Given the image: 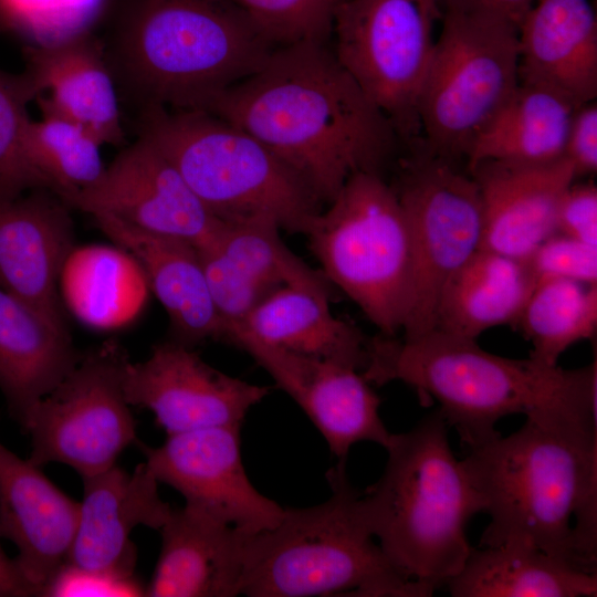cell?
I'll return each mask as SVG.
<instances>
[{
  "mask_svg": "<svg viewBox=\"0 0 597 597\" xmlns=\"http://www.w3.org/2000/svg\"><path fill=\"white\" fill-rule=\"evenodd\" d=\"M245 130L328 205L356 172L380 171L399 138L326 43L273 50L203 109Z\"/></svg>",
  "mask_w": 597,
  "mask_h": 597,
  "instance_id": "obj_1",
  "label": "cell"
},
{
  "mask_svg": "<svg viewBox=\"0 0 597 597\" xmlns=\"http://www.w3.org/2000/svg\"><path fill=\"white\" fill-rule=\"evenodd\" d=\"M462 463L490 516L479 547H532L597 574L596 410L528 415Z\"/></svg>",
  "mask_w": 597,
  "mask_h": 597,
  "instance_id": "obj_2",
  "label": "cell"
},
{
  "mask_svg": "<svg viewBox=\"0 0 597 597\" xmlns=\"http://www.w3.org/2000/svg\"><path fill=\"white\" fill-rule=\"evenodd\" d=\"M363 376L378 386L401 381L438 411L467 449L500 436L504 417L597 405V362L578 369L489 353L476 339L431 329L412 338L368 339Z\"/></svg>",
  "mask_w": 597,
  "mask_h": 597,
  "instance_id": "obj_3",
  "label": "cell"
},
{
  "mask_svg": "<svg viewBox=\"0 0 597 597\" xmlns=\"http://www.w3.org/2000/svg\"><path fill=\"white\" fill-rule=\"evenodd\" d=\"M277 48L227 0H125L107 60L142 108L203 109Z\"/></svg>",
  "mask_w": 597,
  "mask_h": 597,
  "instance_id": "obj_4",
  "label": "cell"
},
{
  "mask_svg": "<svg viewBox=\"0 0 597 597\" xmlns=\"http://www.w3.org/2000/svg\"><path fill=\"white\" fill-rule=\"evenodd\" d=\"M380 478L358 499L360 516L394 568L432 594L464 566L467 527L483 502L449 443L438 411L391 433Z\"/></svg>",
  "mask_w": 597,
  "mask_h": 597,
  "instance_id": "obj_5",
  "label": "cell"
},
{
  "mask_svg": "<svg viewBox=\"0 0 597 597\" xmlns=\"http://www.w3.org/2000/svg\"><path fill=\"white\" fill-rule=\"evenodd\" d=\"M324 503L284 507L280 522L249 536L240 594L250 597H428L433 594L389 563L366 527L360 492L346 462L326 473Z\"/></svg>",
  "mask_w": 597,
  "mask_h": 597,
  "instance_id": "obj_6",
  "label": "cell"
},
{
  "mask_svg": "<svg viewBox=\"0 0 597 597\" xmlns=\"http://www.w3.org/2000/svg\"><path fill=\"white\" fill-rule=\"evenodd\" d=\"M138 136L176 167L201 203L229 224L266 222L306 234L323 205L255 137L200 109H140Z\"/></svg>",
  "mask_w": 597,
  "mask_h": 597,
  "instance_id": "obj_7",
  "label": "cell"
},
{
  "mask_svg": "<svg viewBox=\"0 0 597 597\" xmlns=\"http://www.w3.org/2000/svg\"><path fill=\"white\" fill-rule=\"evenodd\" d=\"M321 271L387 336H397L413 295L406 216L381 175L356 172L305 234Z\"/></svg>",
  "mask_w": 597,
  "mask_h": 597,
  "instance_id": "obj_8",
  "label": "cell"
},
{
  "mask_svg": "<svg viewBox=\"0 0 597 597\" xmlns=\"http://www.w3.org/2000/svg\"><path fill=\"white\" fill-rule=\"evenodd\" d=\"M440 1L441 28L418 102L420 143L458 161L519 85V31L470 0Z\"/></svg>",
  "mask_w": 597,
  "mask_h": 597,
  "instance_id": "obj_9",
  "label": "cell"
},
{
  "mask_svg": "<svg viewBox=\"0 0 597 597\" xmlns=\"http://www.w3.org/2000/svg\"><path fill=\"white\" fill-rule=\"evenodd\" d=\"M441 15L440 0H342L334 17L337 60L410 145L421 139L418 102Z\"/></svg>",
  "mask_w": 597,
  "mask_h": 597,
  "instance_id": "obj_10",
  "label": "cell"
},
{
  "mask_svg": "<svg viewBox=\"0 0 597 597\" xmlns=\"http://www.w3.org/2000/svg\"><path fill=\"white\" fill-rule=\"evenodd\" d=\"M411 146L391 185L407 219L413 260L412 304L401 331L405 338L433 329L444 283L480 248L482 234L481 198L469 171L420 142Z\"/></svg>",
  "mask_w": 597,
  "mask_h": 597,
  "instance_id": "obj_11",
  "label": "cell"
},
{
  "mask_svg": "<svg viewBox=\"0 0 597 597\" xmlns=\"http://www.w3.org/2000/svg\"><path fill=\"white\" fill-rule=\"evenodd\" d=\"M127 360L112 342L81 355L22 426L31 438L30 462L40 468L64 463L81 478L116 464L118 455L136 442V422L123 391Z\"/></svg>",
  "mask_w": 597,
  "mask_h": 597,
  "instance_id": "obj_12",
  "label": "cell"
},
{
  "mask_svg": "<svg viewBox=\"0 0 597 597\" xmlns=\"http://www.w3.org/2000/svg\"><path fill=\"white\" fill-rule=\"evenodd\" d=\"M240 428H205L167 436L156 448L139 446L157 481L178 491L185 506L253 535L273 528L284 507L251 483Z\"/></svg>",
  "mask_w": 597,
  "mask_h": 597,
  "instance_id": "obj_13",
  "label": "cell"
},
{
  "mask_svg": "<svg viewBox=\"0 0 597 597\" xmlns=\"http://www.w3.org/2000/svg\"><path fill=\"white\" fill-rule=\"evenodd\" d=\"M123 391L129 406L150 410L167 436L211 427L241 426L270 392L207 364L177 341L157 344L149 357L125 364Z\"/></svg>",
  "mask_w": 597,
  "mask_h": 597,
  "instance_id": "obj_14",
  "label": "cell"
},
{
  "mask_svg": "<svg viewBox=\"0 0 597 597\" xmlns=\"http://www.w3.org/2000/svg\"><path fill=\"white\" fill-rule=\"evenodd\" d=\"M67 206L106 213L138 229L192 243L214 238L224 222L196 197L170 160L138 136L106 166L102 178Z\"/></svg>",
  "mask_w": 597,
  "mask_h": 597,
  "instance_id": "obj_15",
  "label": "cell"
},
{
  "mask_svg": "<svg viewBox=\"0 0 597 597\" xmlns=\"http://www.w3.org/2000/svg\"><path fill=\"white\" fill-rule=\"evenodd\" d=\"M227 343L249 354L301 407L339 462L358 442L387 447L391 432L379 413L380 398L360 370L274 347L242 329Z\"/></svg>",
  "mask_w": 597,
  "mask_h": 597,
  "instance_id": "obj_16",
  "label": "cell"
},
{
  "mask_svg": "<svg viewBox=\"0 0 597 597\" xmlns=\"http://www.w3.org/2000/svg\"><path fill=\"white\" fill-rule=\"evenodd\" d=\"M83 499L69 566L84 573L133 582L136 549L130 541L139 525L159 531L172 507L144 461L133 472L114 464L82 478Z\"/></svg>",
  "mask_w": 597,
  "mask_h": 597,
  "instance_id": "obj_17",
  "label": "cell"
},
{
  "mask_svg": "<svg viewBox=\"0 0 597 597\" xmlns=\"http://www.w3.org/2000/svg\"><path fill=\"white\" fill-rule=\"evenodd\" d=\"M468 171L481 198L480 249L526 260L557 233L559 201L576 179L566 157L545 164L483 160Z\"/></svg>",
  "mask_w": 597,
  "mask_h": 597,
  "instance_id": "obj_18",
  "label": "cell"
},
{
  "mask_svg": "<svg viewBox=\"0 0 597 597\" xmlns=\"http://www.w3.org/2000/svg\"><path fill=\"white\" fill-rule=\"evenodd\" d=\"M70 210L45 189L0 201V287L61 327L57 285L75 248Z\"/></svg>",
  "mask_w": 597,
  "mask_h": 597,
  "instance_id": "obj_19",
  "label": "cell"
},
{
  "mask_svg": "<svg viewBox=\"0 0 597 597\" xmlns=\"http://www.w3.org/2000/svg\"><path fill=\"white\" fill-rule=\"evenodd\" d=\"M78 514L80 502L0 442V538L15 545L14 559L39 596L67 564Z\"/></svg>",
  "mask_w": 597,
  "mask_h": 597,
  "instance_id": "obj_20",
  "label": "cell"
},
{
  "mask_svg": "<svg viewBox=\"0 0 597 597\" xmlns=\"http://www.w3.org/2000/svg\"><path fill=\"white\" fill-rule=\"evenodd\" d=\"M24 60L41 111L81 124L103 145L124 143L118 86L101 40L86 31L30 45Z\"/></svg>",
  "mask_w": 597,
  "mask_h": 597,
  "instance_id": "obj_21",
  "label": "cell"
},
{
  "mask_svg": "<svg viewBox=\"0 0 597 597\" xmlns=\"http://www.w3.org/2000/svg\"><path fill=\"white\" fill-rule=\"evenodd\" d=\"M91 216L140 266L149 290L169 316L174 341L190 347L209 339L224 342L226 329L192 243L138 229L106 213Z\"/></svg>",
  "mask_w": 597,
  "mask_h": 597,
  "instance_id": "obj_22",
  "label": "cell"
},
{
  "mask_svg": "<svg viewBox=\"0 0 597 597\" xmlns=\"http://www.w3.org/2000/svg\"><path fill=\"white\" fill-rule=\"evenodd\" d=\"M519 82L576 106L597 96V19L589 0H534L519 27Z\"/></svg>",
  "mask_w": 597,
  "mask_h": 597,
  "instance_id": "obj_23",
  "label": "cell"
},
{
  "mask_svg": "<svg viewBox=\"0 0 597 597\" xmlns=\"http://www.w3.org/2000/svg\"><path fill=\"white\" fill-rule=\"evenodd\" d=\"M159 532L161 549L146 596H239L250 534L187 506L172 509Z\"/></svg>",
  "mask_w": 597,
  "mask_h": 597,
  "instance_id": "obj_24",
  "label": "cell"
},
{
  "mask_svg": "<svg viewBox=\"0 0 597 597\" xmlns=\"http://www.w3.org/2000/svg\"><path fill=\"white\" fill-rule=\"evenodd\" d=\"M80 357L66 327L0 287V389L21 428Z\"/></svg>",
  "mask_w": 597,
  "mask_h": 597,
  "instance_id": "obj_25",
  "label": "cell"
},
{
  "mask_svg": "<svg viewBox=\"0 0 597 597\" xmlns=\"http://www.w3.org/2000/svg\"><path fill=\"white\" fill-rule=\"evenodd\" d=\"M535 285L525 260L479 248L444 283L433 329L476 339L489 328L515 325Z\"/></svg>",
  "mask_w": 597,
  "mask_h": 597,
  "instance_id": "obj_26",
  "label": "cell"
},
{
  "mask_svg": "<svg viewBox=\"0 0 597 597\" xmlns=\"http://www.w3.org/2000/svg\"><path fill=\"white\" fill-rule=\"evenodd\" d=\"M328 303L329 300L310 291L282 286L234 329H242L265 344L291 353L332 360L362 371L367 364L369 338L355 325L335 317Z\"/></svg>",
  "mask_w": 597,
  "mask_h": 597,
  "instance_id": "obj_27",
  "label": "cell"
},
{
  "mask_svg": "<svg viewBox=\"0 0 597 597\" xmlns=\"http://www.w3.org/2000/svg\"><path fill=\"white\" fill-rule=\"evenodd\" d=\"M577 108L552 88L519 82L473 139L465 157L468 169L483 160L545 164L563 158Z\"/></svg>",
  "mask_w": 597,
  "mask_h": 597,
  "instance_id": "obj_28",
  "label": "cell"
},
{
  "mask_svg": "<svg viewBox=\"0 0 597 597\" xmlns=\"http://www.w3.org/2000/svg\"><path fill=\"white\" fill-rule=\"evenodd\" d=\"M453 597H595L597 575L526 546L472 547Z\"/></svg>",
  "mask_w": 597,
  "mask_h": 597,
  "instance_id": "obj_29",
  "label": "cell"
},
{
  "mask_svg": "<svg viewBox=\"0 0 597 597\" xmlns=\"http://www.w3.org/2000/svg\"><path fill=\"white\" fill-rule=\"evenodd\" d=\"M64 301L78 320L117 328L143 308L149 289L137 262L123 249L74 248L60 276Z\"/></svg>",
  "mask_w": 597,
  "mask_h": 597,
  "instance_id": "obj_30",
  "label": "cell"
},
{
  "mask_svg": "<svg viewBox=\"0 0 597 597\" xmlns=\"http://www.w3.org/2000/svg\"><path fill=\"white\" fill-rule=\"evenodd\" d=\"M24 132L28 163L43 189L66 205L103 176V144L84 126L59 114L41 111Z\"/></svg>",
  "mask_w": 597,
  "mask_h": 597,
  "instance_id": "obj_31",
  "label": "cell"
},
{
  "mask_svg": "<svg viewBox=\"0 0 597 597\" xmlns=\"http://www.w3.org/2000/svg\"><path fill=\"white\" fill-rule=\"evenodd\" d=\"M515 325L533 345L530 358L557 366L572 345L593 339L597 329V284L567 279L536 283Z\"/></svg>",
  "mask_w": 597,
  "mask_h": 597,
  "instance_id": "obj_32",
  "label": "cell"
},
{
  "mask_svg": "<svg viewBox=\"0 0 597 597\" xmlns=\"http://www.w3.org/2000/svg\"><path fill=\"white\" fill-rule=\"evenodd\" d=\"M279 232L276 226L266 222L224 223L209 242L273 291L294 286L331 300V282L294 254Z\"/></svg>",
  "mask_w": 597,
  "mask_h": 597,
  "instance_id": "obj_33",
  "label": "cell"
},
{
  "mask_svg": "<svg viewBox=\"0 0 597 597\" xmlns=\"http://www.w3.org/2000/svg\"><path fill=\"white\" fill-rule=\"evenodd\" d=\"M35 97L24 73L0 70V201L15 199L25 190L43 189L24 151L30 121L27 106Z\"/></svg>",
  "mask_w": 597,
  "mask_h": 597,
  "instance_id": "obj_34",
  "label": "cell"
},
{
  "mask_svg": "<svg viewBox=\"0 0 597 597\" xmlns=\"http://www.w3.org/2000/svg\"><path fill=\"white\" fill-rule=\"evenodd\" d=\"M244 11L276 46L326 43L342 0H227Z\"/></svg>",
  "mask_w": 597,
  "mask_h": 597,
  "instance_id": "obj_35",
  "label": "cell"
},
{
  "mask_svg": "<svg viewBox=\"0 0 597 597\" xmlns=\"http://www.w3.org/2000/svg\"><path fill=\"white\" fill-rule=\"evenodd\" d=\"M103 0H0L3 29L32 34L48 44L86 32Z\"/></svg>",
  "mask_w": 597,
  "mask_h": 597,
  "instance_id": "obj_36",
  "label": "cell"
},
{
  "mask_svg": "<svg viewBox=\"0 0 597 597\" xmlns=\"http://www.w3.org/2000/svg\"><path fill=\"white\" fill-rule=\"evenodd\" d=\"M217 313L228 336L241 327L255 307L274 291L227 256L214 243L197 248ZM276 291V290H275Z\"/></svg>",
  "mask_w": 597,
  "mask_h": 597,
  "instance_id": "obj_37",
  "label": "cell"
},
{
  "mask_svg": "<svg viewBox=\"0 0 597 597\" xmlns=\"http://www.w3.org/2000/svg\"><path fill=\"white\" fill-rule=\"evenodd\" d=\"M525 262L536 283L567 279L597 284V247L562 233L542 242Z\"/></svg>",
  "mask_w": 597,
  "mask_h": 597,
  "instance_id": "obj_38",
  "label": "cell"
},
{
  "mask_svg": "<svg viewBox=\"0 0 597 597\" xmlns=\"http://www.w3.org/2000/svg\"><path fill=\"white\" fill-rule=\"evenodd\" d=\"M557 233L597 247V187L573 181L565 190L556 217Z\"/></svg>",
  "mask_w": 597,
  "mask_h": 597,
  "instance_id": "obj_39",
  "label": "cell"
},
{
  "mask_svg": "<svg viewBox=\"0 0 597 597\" xmlns=\"http://www.w3.org/2000/svg\"><path fill=\"white\" fill-rule=\"evenodd\" d=\"M564 157L572 164L575 177L597 171V106L595 101L579 106L570 121Z\"/></svg>",
  "mask_w": 597,
  "mask_h": 597,
  "instance_id": "obj_40",
  "label": "cell"
},
{
  "mask_svg": "<svg viewBox=\"0 0 597 597\" xmlns=\"http://www.w3.org/2000/svg\"><path fill=\"white\" fill-rule=\"evenodd\" d=\"M39 596L25 578L14 558H10L0 545V597Z\"/></svg>",
  "mask_w": 597,
  "mask_h": 597,
  "instance_id": "obj_41",
  "label": "cell"
},
{
  "mask_svg": "<svg viewBox=\"0 0 597 597\" xmlns=\"http://www.w3.org/2000/svg\"><path fill=\"white\" fill-rule=\"evenodd\" d=\"M474 3L481 4L485 8L494 10L510 20H512L517 27L530 9L534 0H470Z\"/></svg>",
  "mask_w": 597,
  "mask_h": 597,
  "instance_id": "obj_42",
  "label": "cell"
},
{
  "mask_svg": "<svg viewBox=\"0 0 597 597\" xmlns=\"http://www.w3.org/2000/svg\"><path fill=\"white\" fill-rule=\"evenodd\" d=\"M0 31H4L1 20H0Z\"/></svg>",
  "mask_w": 597,
  "mask_h": 597,
  "instance_id": "obj_43",
  "label": "cell"
}]
</instances>
